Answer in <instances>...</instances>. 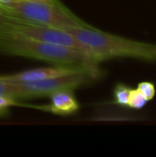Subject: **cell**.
<instances>
[{"instance_id":"obj_1","label":"cell","mask_w":156,"mask_h":157,"mask_svg":"<svg viewBox=\"0 0 156 157\" xmlns=\"http://www.w3.org/2000/svg\"><path fill=\"white\" fill-rule=\"evenodd\" d=\"M0 53L42 61L53 65L87 66L100 63L91 54L31 39L0 28Z\"/></svg>"},{"instance_id":"obj_2","label":"cell","mask_w":156,"mask_h":157,"mask_svg":"<svg viewBox=\"0 0 156 157\" xmlns=\"http://www.w3.org/2000/svg\"><path fill=\"white\" fill-rule=\"evenodd\" d=\"M66 30L74 35L99 63L117 58L156 61V44L118 36L93 26L69 28Z\"/></svg>"},{"instance_id":"obj_3","label":"cell","mask_w":156,"mask_h":157,"mask_svg":"<svg viewBox=\"0 0 156 157\" xmlns=\"http://www.w3.org/2000/svg\"><path fill=\"white\" fill-rule=\"evenodd\" d=\"M0 13L29 22L66 29L90 24L73 13L61 0H17L0 6Z\"/></svg>"},{"instance_id":"obj_4","label":"cell","mask_w":156,"mask_h":157,"mask_svg":"<svg viewBox=\"0 0 156 157\" xmlns=\"http://www.w3.org/2000/svg\"><path fill=\"white\" fill-rule=\"evenodd\" d=\"M103 76L104 71L99 67V64L80 66L68 74L45 80L8 83L9 96L16 100L49 97L58 91H74L76 88L93 84Z\"/></svg>"},{"instance_id":"obj_5","label":"cell","mask_w":156,"mask_h":157,"mask_svg":"<svg viewBox=\"0 0 156 157\" xmlns=\"http://www.w3.org/2000/svg\"><path fill=\"white\" fill-rule=\"evenodd\" d=\"M0 28L9 29L28 38L46 41L51 44H56L71 49H75L78 51H83L91 54L87 51L86 46L80 40H78L74 35H73L70 31L66 29L36 24L32 22H18L11 25H6Z\"/></svg>"},{"instance_id":"obj_6","label":"cell","mask_w":156,"mask_h":157,"mask_svg":"<svg viewBox=\"0 0 156 157\" xmlns=\"http://www.w3.org/2000/svg\"><path fill=\"white\" fill-rule=\"evenodd\" d=\"M80 66H65V65H55L52 67L36 68L29 69L22 72H18L12 75H0V79L7 83H26L35 82L49 79L58 75L68 74Z\"/></svg>"},{"instance_id":"obj_7","label":"cell","mask_w":156,"mask_h":157,"mask_svg":"<svg viewBox=\"0 0 156 157\" xmlns=\"http://www.w3.org/2000/svg\"><path fill=\"white\" fill-rule=\"evenodd\" d=\"M50 104L44 106H38L36 109L40 110H44L47 112H51L56 115L67 116L75 113L79 109V103L74 98L73 91L70 90H63L58 91L51 96Z\"/></svg>"},{"instance_id":"obj_8","label":"cell","mask_w":156,"mask_h":157,"mask_svg":"<svg viewBox=\"0 0 156 157\" xmlns=\"http://www.w3.org/2000/svg\"><path fill=\"white\" fill-rule=\"evenodd\" d=\"M146 103H147L146 98L138 88L131 89L130 94H129L127 107L131 109H141L146 105Z\"/></svg>"},{"instance_id":"obj_9","label":"cell","mask_w":156,"mask_h":157,"mask_svg":"<svg viewBox=\"0 0 156 157\" xmlns=\"http://www.w3.org/2000/svg\"><path fill=\"white\" fill-rule=\"evenodd\" d=\"M131 89V88H130L129 86H127L126 85H123V84L116 85L114 91H113V97H114L115 103L120 106H127Z\"/></svg>"},{"instance_id":"obj_10","label":"cell","mask_w":156,"mask_h":157,"mask_svg":"<svg viewBox=\"0 0 156 157\" xmlns=\"http://www.w3.org/2000/svg\"><path fill=\"white\" fill-rule=\"evenodd\" d=\"M138 89L142 92L147 101L152 100L155 96V86L151 82H141L138 85Z\"/></svg>"},{"instance_id":"obj_11","label":"cell","mask_w":156,"mask_h":157,"mask_svg":"<svg viewBox=\"0 0 156 157\" xmlns=\"http://www.w3.org/2000/svg\"><path fill=\"white\" fill-rule=\"evenodd\" d=\"M14 106H22V105L18 102V100H16L8 97L0 96V116L6 114L8 109Z\"/></svg>"},{"instance_id":"obj_12","label":"cell","mask_w":156,"mask_h":157,"mask_svg":"<svg viewBox=\"0 0 156 157\" xmlns=\"http://www.w3.org/2000/svg\"><path fill=\"white\" fill-rule=\"evenodd\" d=\"M18 22H29L26 20H22L17 17H13L7 15H5L3 13H0V27H4L6 25H11V24H15V23H18Z\"/></svg>"},{"instance_id":"obj_13","label":"cell","mask_w":156,"mask_h":157,"mask_svg":"<svg viewBox=\"0 0 156 157\" xmlns=\"http://www.w3.org/2000/svg\"><path fill=\"white\" fill-rule=\"evenodd\" d=\"M17 0H0V6H4V5H8L11 3H14Z\"/></svg>"}]
</instances>
